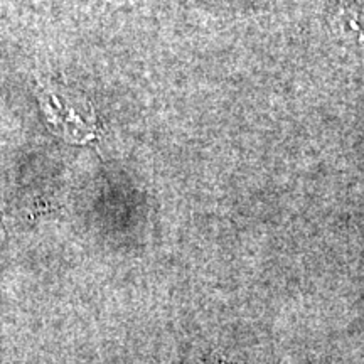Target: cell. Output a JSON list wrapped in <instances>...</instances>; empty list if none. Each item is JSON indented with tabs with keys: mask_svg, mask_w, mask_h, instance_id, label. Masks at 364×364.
Returning a JSON list of instances; mask_svg holds the SVG:
<instances>
[{
	"mask_svg": "<svg viewBox=\"0 0 364 364\" xmlns=\"http://www.w3.org/2000/svg\"><path fill=\"white\" fill-rule=\"evenodd\" d=\"M38 97L48 125L68 144L85 145L98 136L93 108L53 86L39 85Z\"/></svg>",
	"mask_w": 364,
	"mask_h": 364,
	"instance_id": "6da1fadb",
	"label": "cell"
}]
</instances>
